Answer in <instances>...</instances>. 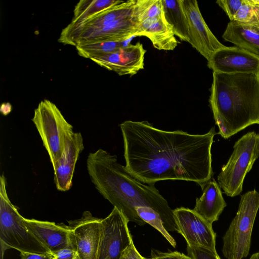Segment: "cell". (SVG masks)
I'll return each instance as SVG.
<instances>
[{
	"instance_id": "cell-1",
	"label": "cell",
	"mask_w": 259,
	"mask_h": 259,
	"mask_svg": "<svg viewBox=\"0 0 259 259\" xmlns=\"http://www.w3.org/2000/svg\"><path fill=\"white\" fill-rule=\"evenodd\" d=\"M119 126L124 144L125 167L146 184L163 180L194 182L203 189L213 175L211 153L212 127L207 133L165 131L147 121L126 120Z\"/></svg>"
},
{
	"instance_id": "cell-2",
	"label": "cell",
	"mask_w": 259,
	"mask_h": 259,
	"mask_svg": "<svg viewBox=\"0 0 259 259\" xmlns=\"http://www.w3.org/2000/svg\"><path fill=\"white\" fill-rule=\"evenodd\" d=\"M87 166L96 189L128 222L145 225L136 210L148 207L159 214L167 231L178 232L173 210L154 184H146L136 179L118 162L116 155L99 149L89 154Z\"/></svg>"
},
{
	"instance_id": "cell-3",
	"label": "cell",
	"mask_w": 259,
	"mask_h": 259,
	"mask_svg": "<svg viewBox=\"0 0 259 259\" xmlns=\"http://www.w3.org/2000/svg\"><path fill=\"white\" fill-rule=\"evenodd\" d=\"M210 107L219 134L225 139L259 124V74L213 72Z\"/></svg>"
},
{
	"instance_id": "cell-4",
	"label": "cell",
	"mask_w": 259,
	"mask_h": 259,
	"mask_svg": "<svg viewBox=\"0 0 259 259\" xmlns=\"http://www.w3.org/2000/svg\"><path fill=\"white\" fill-rule=\"evenodd\" d=\"M4 174L0 178V240L4 250L14 248L19 252L53 253L27 229L23 217L10 201Z\"/></svg>"
},
{
	"instance_id": "cell-5",
	"label": "cell",
	"mask_w": 259,
	"mask_h": 259,
	"mask_svg": "<svg viewBox=\"0 0 259 259\" xmlns=\"http://www.w3.org/2000/svg\"><path fill=\"white\" fill-rule=\"evenodd\" d=\"M258 208L259 193L256 190L241 196L236 214L223 237L222 252L227 259H243L248 256Z\"/></svg>"
},
{
	"instance_id": "cell-6",
	"label": "cell",
	"mask_w": 259,
	"mask_h": 259,
	"mask_svg": "<svg viewBox=\"0 0 259 259\" xmlns=\"http://www.w3.org/2000/svg\"><path fill=\"white\" fill-rule=\"evenodd\" d=\"M233 148L218 176L221 189L231 197L242 192L245 177L259 157V134L254 131L248 132L235 143Z\"/></svg>"
},
{
	"instance_id": "cell-7",
	"label": "cell",
	"mask_w": 259,
	"mask_h": 259,
	"mask_svg": "<svg viewBox=\"0 0 259 259\" xmlns=\"http://www.w3.org/2000/svg\"><path fill=\"white\" fill-rule=\"evenodd\" d=\"M32 121L48 152L53 167L62 157L67 139L74 133L73 127L53 103L41 101L34 110Z\"/></svg>"
},
{
	"instance_id": "cell-8",
	"label": "cell",
	"mask_w": 259,
	"mask_h": 259,
	"mask_svg": "<svg viewBox=\"0 0 259 259\" xmlns=\"http://www.w3.org/2000/svg\"><path fill=\"white\" fill-rule=\"evenodd\" d=\"M128 221L118 209L101 219L100 238L96 259H121L133 242Z\"/></svg>"
},
{
	"instance_id": "cell-9",
	"label": "cell",
	"mask_w": 259,
	"mask_h": 259,
	"mask_svg": "<svg viewBox=\"0 0 259 259\" xmlns=\"http://www.w3.org/2000/svg\"><path fill=\"white\" fill-rule=\"evenodd\" d=\"M173 213L178 232L184 237L188 246H201L217 251V235L212 224L189 208H177Z\"/></svg>"
},
{
	"instance_id": "cell-10",
	"label": "cell",
	"mask_w": 259,
	"mask_h": 259,
	"mask_svg": "<svg viewBox=\"0 0 259 259\" xmlns=\"http://www.w3.org/2000/svg\"><path fill=\"white\" fill-rule=\"evenodd\" d=\"M137 24L132 16L100 28L60 36L58 41L75 47L95 42L123 41L136 36Z\"/></svg>"
},
{
	"instance_id": "cell-11",
	"label": "cell",
	"mask_w": 259,
	"mask_h": 259,
	"mask_svg": "<svg viewBox=\"0 0 259 259\" xmlns=\"http://www.w3.org/2000/svg\"><path fill=\"white\" fill-rule=\"evenodd\" d=\"M189 27V43L207 61L218 50L225 47L211 31L195 0H181Z\"/></svg>"
},
{
	"instance_id": "cell-12",
	"label": "cell",
	"mask_w": 259,
	"mask_h": 259,
	"mask_svg": "<svg viewBox=\"0 0 259 259\" xmlns=\"http://www.w3.org/2000/svg\"><path fill=\"white\" fill-rule=\"evenodd\" d=\"M101 219L84 211L81 218L70 221V240L78 259H96L99 247Z\"/></svg>"
},
{
	"instance_id": "cell-13",
	"label": "cell",
	"mask_w": 259,
	"mask_h": 259,
	"mask_svg": "<svg viewBox=\"0 0 259 259\" xmlns=\"http://www.w3.org/2000/svg\"><path fill=\"white\" fill-rule=\"evenodd\" d=\"M207 66L226 74H259V56L236 46H225L213 54Z\"/></svg>"
},
{
	"instance_id": "cell-14",
	"label": "cell",
	"mask_w": 259,
	"mask_h": 259,
	"mask_svg": "<svg viewBox=\"0 0 259 259\" xmlns=\"http://www.w3.org/2000/svg\"><path fill=\"white\" fill-rule=\"evenodd\" d=\"M146 50L140 42L91 59L99 65L119 75L133 76L144 67Z\"/></svg>"
},
{
	"instance_id": "cell-15",
	"label": "cell",
	"mask_w": 259,
	"mask_h": 259,
	"mask_svg": "<svg viewBox=\"0 0 259 259\" xmlns=\"http://www.w3.org/2000/svg\"><path fill=\"white\" fill-rule=\"evenodd\" d=\"M83 148L81 133L74 132L66 142L62 157L53 167L54 182L59 191H67L72 187L75 164Z\"/></svg>"
},
{
	"instance_id": "cell-16",
	"label": "cell",
	"mask_w": 259,
	"mask_h": 259,
	"mask_svg": "<svg viewBox=\"0 0 259 259\" xmlns=\"http://www.w3.org/2000/svg\"><path fill=\"white\" fill-rule=\"evenodd\" d=\"M22 220L27 229L52 253L63 248L72 247L68 226L24 217Z\"/></svg>"
},
{
	"instance_id": "cell-17",
	"label": "cell",
	"mask_w": 259,
	"mask_h": 259,
	"mask_svg": "<svg viewBox=\"0 0 259 259\" xmlns=\"http://www.w3.org/2000/svg\"><path fill=\"white\" fill-rule=\"evenodd\" d=\"M135 0L123 1L78 23H70L61 32L60 36L100 28L111 22L133 16Z\"/></svg>"
},
{
	"instance_id": "cell-18",
	"label": "cell",
	"mask_w": 259,
	"mask_h": 259,
	"mask_svg": "<svg viewBox=\"0 0 259 259\" xmlns=\"http://www.w3.org/2000/svg\"><path fill=\"white\" fill-rule=\"evenodd\" d=\"M136 35L148 37L159 50L172 51L179 44L163 16L147 18L138 23Z\"/></svg>"
},
{
	"instance_id": "cell-19",
	"label": "cell",
	"mask_w": 259,
	"mask_h": 259,
	"mask_svg": "<svg viewBox=\"0 0 259 259\" xmlns=\"http://www.w3.org/2000/svg\"><path fill=\"white\" fill-rule=\"evenodd\" d=\"M202 190L203 194L200 197L196 199L193 210L212 224L219 220L227 203L219 184L214 179L208 181Z\"/></svg>"
},
{
	"instance_id": "cell-20",
	"label": "cell",
	"mask_w": 259,
	"mask_h": 259,
	"mask_svg": "<svg viewBox=\"0 0 259 259\" xmlns=\"http://www.w3.org/2000/svg\"><path fill=\"white\" fill-rule=\"evenodd\" d=\"M222 37L225 41L259 56V29L230 21Z\"/></svg>"
},
{
	"instance_id": "cell-21",
	"label": "cell",
	"mask_w": 259,
	"mask_h": 259,
	"mask_svg": "<svg viewBox=\"0 0 259 259\" xmlns=\"http://www.w3.org/2000/svg\"><path fill=\"white\" fill-rule=\"evenodd\" d=\"M163 17L175 35L181 40L189 42L187 19L181 0H161Z\"/></svg>"
},
{
	"instance_id": "cell-22",
	"label": "cell",
	"mask_w": 259,
	"mask_h": 259,
	"mask_svg": "<svg viewBox=\"0 0 259 259\" xmlns=\"http://www.w3.org/2000/svg\"><path fill=\"white\" fill-rule=\"evenodd\" d=\"M119 0H81L75 6L71 23L78 24L91 17L122 3Z\"/></svg>"
},
{
	"instance_id": "cell-23",
	"label": "cell",
	"mask_w": 259,
	"mask_h": 259,
	"mask_svg": "<svg viewBox=\"0 0 259 259\" xmlns=\"http://www.w3.org/2000/svg\"><path fill=\"white\" fill-rule=\"evenodd\" d=\"M123 41L95 42L76 46L79 55L89 59L115 51L126 46Z\"/></svg>"
},
{
	"instance_id": "cell-24",
	"label": "cell",
	"mask_w": 259,
	"mask_h": 259,
	"mask_svg": "<svg viewBox=\"0 0 259 259\" xmlns=\"http://www.w3.org/2000/svg\"><path fill=\"white\" fill-rule=\"evenodd\" d=\"M163 16L161 0L136 1L133 18L139 23L144 20Z\"/></svg>"
},
{
	"instance_id": "cell-25",
	"label": "cell",
	"mask_w": 259,
	"mask_h": 259,
	"mask_svg": "<svg viewBox=\"0 0 259 259\" xmlns=\"http://www.w3.org/2000/svg\"><path fill=\"white\" fill-rule=\"evenodd\" d=\"M233 21L259 29V0H243Z\"/></svg>"
},
{
	"instance_id": "cell-26",
	"label": "cell",
	"mask_w": 259,
	"mask_h": 259,
	"mask_svg": "<svg viewBox=\"0 0 259 259\" xmlns=\"http://www.w3.org/2000/svg\"><path fill=\"white\" fill-rule=\"evenodd\" d=\"M139 217L146 223H148L158 231L173 246L176 247L177 243L164 227L163 221L158 213L148 207H140L136 210Z\"/></svg>"
},
{
	"instance_id": "cell-27",
	"label": "cell",
	"mask_w": 259,
	"mask_h": 259,
	"mask_svg": "<svg viewBox=\"0 0 259 259\" xmlns=\"http://www.w3.org/2000/svg\"><path fill=\"white\" fill-rule=\"evenodd\" d=\"M187 250L191 259H221L217 251L201 246L187 245Z\"/></svg>"
},
{
	"instance_id": "cell-28",
	"label": "cell",
	"mask_w": 259,
	"mask_h": 259,
	"mask_svg": "<svg viewBox=\"0 0 259 259\" xmlns=\"http://www.w3.org/2000/svg\"><path fill=\"white\" fill-rule=\"evenodd\" d=\"M243 0H218L216 3L224 11L230 21L241 7Z\"/></svg>"
},
{
	"instance_id": "cell-29",
	"label": "cell",
	"mask_w": 259,
	"mask_h": 259,
	"mask_svg": "<svg viewBox=\"0 0 259 259\" xmlns=\"http://www.w3.org/2000/svg\"><path fill=\"white\" fill-rule=\"evenodd\" d=\"M152 259H191V257L178 251L163 252L156 250L151 251Z\"/></svg>"
},
{
	"instance_id": "cell-30",
	"label": "cell",
	"mask_w": 259,
	"mask_h": 259,
	"mask_svg": "<svg viewBox=\"0 0 259 259\" xmlns=\"http://www.w3.org/2000/svg\"><path fill=\"white\" fill-rule=\"evenodd\" d=\"M53 254L55 259H78L76 250L70 247L60 249Z\"/></svg>"
},
{
	"instance_id": "cell-31",
	"label": "cell",
	"mask_w": 259,
	"mask_h": 259,
	"mask_svg": "<svg viewBox=\"0 0 259 259\" xmlns=\"http://www.w3.org/2000/svg\"><path fill=\"white\" fill-rule=\"evenodd\" d=\"M20 259H55L53 253H38L20 251Z\"/></svg>"
},
{
	"instance_id": "cell-32",
	"label": "cell",
	"mask_w": 259,
	"mask_h": 259,
	"mask_svg": "<svg viewBox=\"0 0 259 259\" xmlns=\"http://www.w3.org/2000/svg\"><path fill=\"white\" fill-rule=\"evenodd\" d=\"M126 259H145L137 250L133 241L126 251Z\"/></svg>"
},
{
	"instance_id": "cell-33",
	"label": "cell",
	"mask_w": 259,
	"mask_h": 259,
	"mask_svg": "<svg viewBox=\"0 0 259 259\" xmlns=\"http://www.w3.org/2000/svg\"><path fill=\"white\" fill-rule=\"evenodd\" d=\"M249 259H259V251L252 254Z\"/></svg>"
},
{
	"instance_id": "cell-34",
	"label": "cell",
	"mask_w": 259,
	"mask_h": 259,
	"mask_svg": "<svg viewBox=\"0 0 259 259\" xmlns=\"http://www.w3.org/2000/svg\"><path fill=\"white\" fill-rule=\"evenodd\" d=\"M121 259H126V252L124 253Z\"/></svg>"
},
{
	"instance_id": "cell-35",
	"label": "cell",
	"mask_w": 259,
	"mask_h": 259,
	"mask_svg": "<svg viewBox=\"0 0 259 259\" xmlns=\"http://www.w3.org/2000/svg\"><path fill=\"white\" fill-rule=\"evenodd\" d=\"M145 259H152L151 258H145Z\"/></svg>"
}]
</instances>
